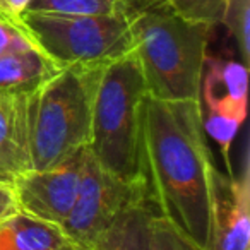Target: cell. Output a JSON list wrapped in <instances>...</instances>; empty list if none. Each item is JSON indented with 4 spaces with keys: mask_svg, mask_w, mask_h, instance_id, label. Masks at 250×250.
I'll return each mask as SVG.
<instances>
[{
    "mask_svg": "<svg viewBox=\"0 0 250 250\" xmlns=\"http://www.w3.org/2000/svg\"><path fill=\"white\" fill-rule=\"evenodd\" d=\"M139 170L154 211L204 250L214 163L199 100L146 94L141 108Z\"/></svg>",
    "mask_w": 250,
    "mask_h": 250,
    "instance_id": "1",
    "label": "cell"
},
{
    "mask_svg": "<svg viewBox=\"0 0 250 250\" xmlns=\"http://www.w3.org/2000/svg\"><path fill=\"white\" fill-rule=\"evenodd\" d=\"M124 14L147 94L160 100H199L214 28L182 18L167 0H127Z\"/></svg>",
    "mask_w": 250,
    "mask_h": 250,
    "instance_id": "2",
    "label": "cell"
},
{
    "mask_svg": "<svg viewBox=\"0 0 250 250\" xmlns=\"http://www.w3.org/2000/svg\"><path fill=\"white\" fill-rule=\"evenodd\" d=\"M101 67L69 65L28 98L31 170H45L89 146Z\"/></svg>",
    "mask_w": 250,
    "mask_h": 250,
    "instance_id": "3",
    "label": "cell"
},
{
    "mask_svg": "<svg viewBox=\"0 0 250 250\" xmlns=\"http://www.w3.org/2000/svg\"><path fill=\"white\" fill-rule=\"evenodd\" d=\"M147 94L136 52L101 67L93 101L91 156L103 170L122 180L141 178V108Z\"/></svg>",
    "mask_w": 250,
    "mask_h": 250,
    "instance_id": "4",
    "label": "cell"
},
{
    "mask_svg": "<svg viewBox=\"0 0 250 250\" xmlns=\"http://www.w3.org/2000/svg\"><path fill=\"white\" fill-rule=\"evenodd\" d=\"M21 24L36 46L59 67H103L134 50L125 14L77 16L24 12Z\"/></svg>",
    "mask_w": 250,
    "mask_h": 250,
    "instance_id": "5",
    "label": "cell"
},
{
    "mask_svg": "<svg viewBox=\"0 0 250 250\" xmlns=\"http://www.w3.org/2000/svg\"><path fill=\"white\" fill-rule=\"evenodd\" d=\"M146 195L147 188L143 177L122 180L103 170L87 149L76 202L60 228L70 242L84 250H91L101 233L127 206Z\"/></svg>",
    "mask_w": 250,
    "mask_h": 250,
    "instance_id": "6",
    "label": "cell"
},
{
    "mask_svg": "<svg viewBox=\"0 0 250 250\" xmlns=\"http://www.w3.org/2000/svg\"><path fill=\"white\" fill-rule=\"evenodd\" d=\"M249 65L231 55L208 52L199 86V106L206 134L219 144L228 173L229 147L247 118Z\"/></svg>",
    "mask_w": 250,
    "mask_h": 250,
    "instance_id": "7",
    "label": "cell"
},
{
    "mask_svg": "<svg viewBox=\"0 0 250 250\" xmlns=\"http://www.w3.org/2000/svg\"><path fill=\"white\" fill-rule=\"evenodd\" d=\"M87 147L45 170H28L12 180L19 212L60 226L79 190Z\"/></svg>",
    "mask_w": 250,
    "mask_h": 250,
    "instance_id": "8",
    "label": "cell"
},
{
    "mask_svg": "<svg viewBox=\"0 0 250 250\" xmlns=\"http://www.w3.org/2000/svg\"><path fill=\"white\" fill-rule=\"evenodd\" d=\"M204 250H250V167L245 151L240 177L221 173L211 177L209 236Z\"/></svg>",
    "mask_w": 250,
    "mask_h": 250,
    "instance_id": "9",
    "label": "cell"
},
{
    "mask_svg": "<svg viewBox=\"0 0 250 250\" xmlns=\"http://www.w3.org/2000/svg\"><path fill=\"white\" fill-rule=\"evenodd\" d=\"M28 98L0 91V180L12 184L31 170L28 144Z\"/></svg>",
    "mask_w": 250,
    "mask_h": 250,
    "instance_id": "10",
    "label": "cell"
},
{
    "mask_svg": "<svg viewBox=\"0 0 250 250\" xmlns=\"http://www.w3.org/2000/svg\"><path fill=\"white\" fill-rule=\"evenodd\" d=\"M0 250H84L62 228L18 212L0 223Z\"/></svg>",
    "mask_w": 250,
    "mask_h": 250,
    "instance_id": "11",
    "label": "cell"
},
{
    "mask_svg": "<svg viewBox=\"0 0 250 250\" xmlns=\"http://www.w3.org/2000/svg\"><path fill=\"white\" fill-rule=\"evenodd\" d=\"M60 69L40 48L9 53L0 57V91L29 96Z\"/></svg>",
    "mask_w": 250,
    "mask_h": 250,
    "instance_id": "12",
    "label": "cell"
},
{
    "mask_svg": "<svg viewBox=\"0 0 250 250\" xmlns=\"http://www.w3.org/2000/svg\"><path fill=\"white\" fill-rule=\"evenodd\" d=\"M154 212L147 195L137 199L101 233L91 250H146L147 229Z\"/></svg>",
    "mask_w": 250,
    "mask_h": 250,
    "instance_id": "13",
    "label": "cell"
},
{
    "mask_svg": "<svg viewBox=\"0 0 250 250\" xmlns=\"http://www.w3.org/2000/svg\"><path fill=\"white\" fill-rule=\"evenodd\" d=\"M127 0H31L26 12H55L77 16L124 14Z\"/></svg>",
    "mask_w": 250,
    "mask_h": 250,
    "instance_id": "14",
    "label": "cell"
},
{
    "mask_svg": "<svg viewBox=\"0 0 250 250\" xmlns=\"http://www.w3.org/2000/svg\"><path fill=\"white\" fill-rule=\"evenodd\" d=\"M219 26H225L245 65L250 62V0H225Z\"/></svg>",
    "mask_w": 250,
    "mask_h": 250,
    "instance_id": "15",
    "label": "cell"
},
{
    "mask_svg": "<svg viewBox=\"0 0 250 250\" xmlns=\"http://www.w3.org/2000/svg\"><path fill=\"white\" fill-rule=\"evenodd\" d=\"M146 250H202L194 240L171 225L168 219L154 212L147 229Z\"/></svg>",
    "mask_w": 250,
    "mask_h": 250,
    "instance_id": "16",
    "label": "cell"
},
{
    "mask_svg": "<svg viewBox=\"0 0 250 250\" xmlns=\"http://www.w3.org/2000/svg\"><path fill=\"white\" fill-rule=\"evenodd\" d=\"M177 14L188 21L216 28L219 26L225 0H167Z\"/></svg>",
    "mask_w": 250,
    "mask_h": 250,
    "instance_id": "17",
    "label": "cell"
},
{
    "mask_svg": "<svg viewBox=\"0 0 250 250\" xmlns=\"http://www.w3.org/2000/svg\"><path fill=\"white\" fill-rule=\"evenodd\" d=\"M31 48H38V46L33 43L24 28H19V26L0 19V57Z\"/></svg>",
    "mask_w": 250,
    "mask_h": 250,
    "instance_id": "18",
    "label": "cell"
},
{
    "mask_svg": "<svg viewBox=\"0 0 250 250\" xmlns=\"http://www.w3.org/2000/svg\"><path fill=\"white\" fill-rule=\"evenodd\" d=\"M29 4L31 0H0V19L22 28L21 18L28 11Z\"/></svg>",
    "mask_w": 250,
    "mask_h": 250,
    "instance_id": "19",
    "label": "cell"
},
{
    "mask_svg": "<svg viewBox=\"0 0 250 250\" xmlns=\"http://www.w3.org/2000/svg\"><path fill=\"white\" fill-rule=\"evenodd\" d=\"M18 212L19 208H18V201H16L12 184L0 180V223H4L5 219L12 218Z\"/></svg>",
    "mask_w": 250,
    "mask_h": 250,
    "instance_id": "20",
    "label": "cell"
}]
</instances>
